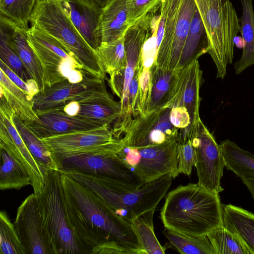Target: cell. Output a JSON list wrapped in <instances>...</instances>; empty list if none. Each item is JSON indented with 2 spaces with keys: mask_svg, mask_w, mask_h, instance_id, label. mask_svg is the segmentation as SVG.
<instances>
[{
  "mask_svg": "<svg viewBox=\"0 0 254 254\" xmlns=\"http://www.w3.org/2000/svg\"><path fill=\"white\" fill-rule=\"evenodd\" d=\"M60 173L67 223L82 254H143L129 221L89 189Z\"/></svg>",
  "mask_w": 254,
  "mask_h": 254,
  "instance_id": "1",
  "label": "cell"
},
{
  "mask_svg": "<svg viewBox=\"0 0 254 254\" xmlns=\"http://www.w3.org/2000/svg\"><path fill=\"white\" fill-rule=\"evenodd\" d=\"M219 193L197 184L179 186L167 194L160 212L166 229L194 236L206 235L222 225Z\"/></svg>",
  "mask_w": 254,
  "mask_h": 254,
  "instance_id": "2",
  "label": "cell"
},
{
  "mask_svg": "<svg viewBox=\"0 0 254 254\" xmlns=\"http://www.w3.org/2000/svg\"><path fill=\"white\" fill-rule=\"evenodd\" d=\"M60 172L89 189L118 215L129 222L144 213L156 209L175 179L172 174H169L139 188H129L103 177L74 170Z\"/></svg>",
  "mask_w": 254,
  "mask_h": 254,
  "instance_id": "3",
  "label": "cell"
},
{
  "mask_svg": "<svg viewBox=\"0 0 254 254\" xmlns=\"http://www.w3.org/2000/svg\"><path fill=\"white\" fill-rule=\"evenodd\" d=\"M66 0H37L29 22L60 42L87 71L108 78L95 51L84 40L72 22Z\"/></svg>",
  "mask_w": 254,
  "mask_h": 254,
  "instance_id": "4",
  "label": "cell"
},
{
  "mask_svg": "<svg viewBox=\"0 0 254 254\" xmlns=\"http://www.w3.org/2000/svg\"><path fill=\"white\" fill-rule=\"evenodd\" d=\"M208 40V53L223 79L234 57V39L240 32V20L230 0H195Z\"/></svg>",
  "mask_w": 254,
  "mask_h": 254,
  "instance_id": "5",
  "label": "cell"
},
{
  "mask_svg": "<svg viewBox=\"0 0 254 254\" xmlns=\"http://www.w3.org/2000/svg\"><path fill=\"white\" fill-rule=\"evenodd\" d=\"M196 5L195 0H162L155 34V64L171 70L180 68L182 52Z\"/></svg>",
  "mask_w": 254,
  "mask_h": 254,
  "instance_id": "6",
  "label": "cell"
},
{
  "mask_svg": "<svg viewBox=\"0 0 254 254\" xmlns=\"http://www.w3.org/2000/svg\"><path fill=\"white\" fill-rule=\"evenodd\" d=\"M154 14L150 13L129 26L124 34L126 63L124 69L110 76L108 84L120 98V114L112 127L114 136L121 138L127 131L132 120L128 109L127 97L130 84L139 66L142 48L154 27Z\"/></svg>",
  "mask_w": 254,
  "mask_h": 254,
  "instance_id": "7",
  "label": "cell"
},
{
  "mask_svg": "<svg viewBox=\"0 0 254 254\" xmlns=\"http://www.w3.org/2000/svg\"><path fill=\"white\" fill-rule=\"evenodd\" d=\"M44 175V187L36 196L42 221L54 253L82 254L67 223L62 195L61 173L47 170Z\"/></svg>",
  "mask_w": 254,
  "mask_h": 254,
  "instance_id": "8",
  "label": "cell"
},
{
  "mask_svg": "<svg viewBox=\"0 0 254 254\" xmlns=\"http://www.w3.org/2000/svg\"><path fill=\"white\" fill-rule=\"evenodd\" d=\"M27 40L41 63L45 88L65 80L77 83L94 76L60 42L36 28L30 26L28 29Z\"/></svg>",
  "mask_w": 254,
  "mask_h": 254,
  "instance_id": "9",
  "label": "cell"
},
{
  "mask_svg": "<svg viewBox=\"0 0 254 254\" xmlns=\"http://www.w3.org/2000/svg\"><path fill=\"white\" fill-rule=\"evenodd\" d=\"M41 139L52 153L60 170L62 162L66 158L93 151L118 153L125 146L123 137L116 138L112 128L109 125Z\"/></svg>",
  "mask_w": 254,
  "mask_h": 254,
  "instance_id": "10",
  "label": "cell"
},
{
  "mask_svg": "<svg viewBox=\"0 0 254 254\" xmlns=\"http://www.w3.org/2000/svg\"><path fill=\"white\" fill-rule=\"evenodd\" d=\"M186 134L190 136L195 150L197 184L212 192H222L224 189L221 180L225 163L220 144L200 118L192 122L184 135Z\"/></svg>",
  "mask_w": 254,
  "mask_h": 254,
  "instance_id": "11",
  "label": "cell"
},
{
  "mask_svg": "<svg viewBox=\"0 0 254 254\" xmlns=\"http://www.w3.org/2000/svg\"><path fill=\"white\" fill-rule=\"evenodd\" d=\"M74 170L99 176L129 188H139L144 183L118 155L112 151H93L64 159L60 171Z\"/></svg>",
  "mask_w": 254,
  "mask_h": 254,
  "instance_id": "12",
  "label": "cell"
},
{
  "mask_svg": "<svg viewBox=\"0 0 254 254\" xmlns=\"http://www.w3.org/2000/svg\"><path fill=\"white\" fill-rule=\"evenodd\" d=\"M180 139L159 145L146 147L125 146L118 156L144 183L171 174L175 178L177 169V148Z\"/></svg>",
  "mask_w": 254,
  "mask_h": 254,
  "instance_id": "13",
  "label": "cell"
},
{
  "mask_svg": "<svg viewBox=\"0 0 254 254\" xmlns=\"http://www.w3.org/2000/svg\"><path fill=\"white\" fill-rule=\"evenodd\" d=\"M170 110L163 108L135 116L123 137L125 146H154L180 139V130L170 120Z\"/></svg>",
  "mask_w": 254,
  "mask_h": 254,
  "instance_id": "14",
  "label": "cell"
},
{
  "mask_svg": "<svg viewBox=\"0 0 254 254\" xmlns=\"http://www.w3.org/2000/svg\"><path fill=\"white\" fill-rule=\"evenodd\" d=\"M13 111L2 99L0 100V147L3 148L25 168L31 179L34 193L38 195L45 183L44 171L34 158L13 121Z\"/></svg>",
  "mask_w": 254,
  "mask_h": 254,
  "instance_id": "15",
  "label": "cell"
},
{
  "mask_svg": "<svg viewBox=\"0 0 254 254\" xmlns=\"http://www.w3.org/2000/svg\"><path fill=\"white\" fill-rule=\"evenodd\" d=\"M27 254H55L44 227L37 202L33 193L18 207L13 223Z\"/></svg>",
  "mask_w": 254,
  "mask_h": 254,
  "instance_id": "16",
  "label": "cell"
},
{
  "mask_svg": "<svg viewBox=\"0 0 254 254\" xmlns=\"http://www.w3.org/2000/svg\"><path fill=\"white\" fill-rule=\"evenodd\" d=\"M104 79L91 76L72 83L65 80L46 87L33 98V108L37 114L80 100L95 93L105 82Z\"/></svg>",
  "mask_w": 254,
  "mask_h": 254,
  "instance_id": "17",
  "label": "cell"
},
{
  "mask_svg": "<svg viewBox=\"0 0 254 254\" xmlns=\"http://www.w3.org/2000/svg\"><path fill=\"white\" fill-rule=\"evenodd\" d=\"M202 75L197 60L177 69L168 100L164 108L183 107L188 111L192 121L199 118Z\"/></svg>",
  "mask_w": 254,
  "mask_h": 254,
  "instance_id": "18",
  "label": "cell"
},
{
  "mask_svg": "<svg viewBox=\"0 0 254 254\" xmlns=\"http://www.w3.org/2000/svg\"><path fill=\"white\" fill-rule=\"evenodd\" d=\"M121 109L120 102L115 101L108 93L104 82L90 96L69 102L53 110L70 116H78L104 126H111L115 122Z\"/></svg>",
  "mask_w": 254,
  "mask_h": 254,
  "instance_id": "19",
  "label": "cell"
},
{
  "mask_svg": "<svg viewBox=\"0 0 254 254\" xmlns=\"http://www.w3.org/2000/svg\"><path fill=\"white\" fill-rule=\"evenodd\" d=\"M37 115L36 121L26 124L40 139L103 127L95 122L55 110Z\"/></svg>",
  "mask_w": 254,
  "mask_h": 254,
  "instance_id": "20",
  "label": "cell"
},
{
  "mask_svg": "<svg viewBox=\"0 0 254 254\" xmlns=\"http://www.w3.org/2000/svg\"><path fill=\"white\" fill-rule=\"evenodd\" d=\"M0 26L6 32L9 46L20 59L31 78L36 82L39 92H42L45 88L43 69L38 57L28 43L27 30L20 28L1 14Z\"/></svg>",
  "mask_w": 254,
  "mask_h": 254,
  "instance_id": "21",
  "label": "cell"
},
{
  "mask_svg": "<svg viewBox=\"0 0 254 254\" xmlns=\"http://www.w3.org/2000/svg\"><path fill=\"white\" fill-rule=\"evenodd\" d=\"M70 18L78 32L93 49L102 43L100 23L102 9L90 0H66Z\"/></svg>",
  "mask_w": 254,
  "mask_h": 254,
  "instance_id": "22",
  "label": "cell"
},
{
  "mask_svg": "<svg viewBox=\"0 0 254 254\" xmlns=\"http://www.w3.org/2000/svg\"><path fill=\"white\" fill-rule=\"evenodd\" d=\"M222 225L254 254V214L231 204L223 205Z\"/></svg>",
  "mask_w": 254,
  "mask_h": 254,
  "instance_id": "23",
  "label": "cell"
},
{
  "mask_svg": "<svg viewBox=\"0 0 254 254\" xmlns=\"http://www.w3.org/2000/svg\"><path fill=\"white\" fill-rule=\"evenodd\" d=\"M0 98L25 124L34 122L38 116L33 108V98L16 85L0 69Z\"/></svg>",
  "mask_w": 254,
  "mask_h": 254,
  "instance_id": "24",
  "label": "cell"
},
{
  "mask_svg": "<svg viewBox=\"0 0 254 254\" xmlns=\"http://www.w3.org/2000/svg\"><path fill=\"white\" fill-rule=\"evenodd\" d=\"M128 27L127 0H113L102 9L100 23L102 42L118 38Z\"/></svg>",
  "mask_w": 254,
  "mask_h": 254,
  "instance_id": "25",
  "label": "cell"
},
{
  "mask_svg": "<svg viewBox=\"0 0 254 254\" xmlns=\"http://www.w3.org/2000/svg\"><path fill=\"white\" fill-rule=\"evenodd\" d=\"M242 15L240 20V32L244 41L241 59L234 64L235 72L239 74L254 64V11L252 0H240Z\"/></svg>",
  "mask_w": 254,
  "mask_h": 254,
  "instance_id": "26",
  "label": "cell"
},
{
  "mask_svg": "<svg viewBox=\"0 0 254 254\" xmlns=\"http://www.w3.org/2000/svg\"><path fill=\"white\" fill-rule=\"evenodd\" d=\"M13 121L30 152L44 171H60V166L51 151L27 125L16 115Z\"/></svg>",
  "mask_w": 254,
  "mask_h": 254,
  "instance_id": "27",
  "label": "cell"
},
{
  "mask_svg": "<svg viewBox=\"0 0 254 254\" xmlns=\"http://www.w3.org/2000/svg\"><path fill=\"white\" fill-rule=\"evenodd\" d=\"M208 47L207 35L196 7L184 46L180 68L208 53Z\"/></svg>",
  "mask_w": 254,
  "mask_h": 254,
  "instance_id": "28",
  "label": "cell"
},
{
  "mask_svg": "<svg viewBox=\"0 0 254 254\" xmlns=\"http://www.w3.org/2000/svg\"><path fill=\"white\" fill-rule=\"evenodd\" d=\"M0 148V189L18 190L31 185L29 175L22 164L3 148Z\"/></svg>",
  "mask_w": 254,
  "mask_h": 254,
  "instance_id": "29",
  "label": "cell"
},
{
  "mask_svg": "<svg viewBox=\"0 0 254 254\" xmlns=\"http://www.w3.org/2000/svg\"><path fill=\"white\" fill-rule=\"evenodd\" d=\"M151 70L150 99L143 113L164 108L168 100L176 71L160 67L156 64L153 65Z\"/></svg>",
  "mask_w": 254,
  "mask_h": 254,
  "instance_id": "30",
  "label": "cell"
},
{
  "mask_svg": "<svg viewBox=\"0 0 254 254\" xmlns=\"http://www.w3.org/2000/svg\"><path fill=\"white\" fill-rule=\"evenodd\" d=\"M220 146L227 170L240 178L254 176V155L229 139L222 141Z\"/></svg>",
  "mask_w": 254,
  "mask_h": 254,
  "instance_id": "31",
  "label": "cell"
},
{
  "mask_svg": "<svg viewBox=\"0 0 254 254\" xmlns=\"http://www.w3.org/2000/svg\"><path fill=\"white\" fill-rule=\"evenodd\" d=\"M155 209L144 213L130 222L143 254L165 253V248L160 244L154 231L153 217Z\"/></svg>",
  "mask_w": 254,
  "mask_h": 254,
  "instance_id": "32",
  "label": "cell"
},
{
  "mask_svg": "<svg viewBox=\"0 0 254 254\" xmlns=\"http://www.w3.org/2000/svg\"><path fill=\"white\" fill-rule=\"evenodd\" d=\"M95 51L105 72L110 76L125 68L126 54L124 34L113 41L102 42Z\"/></svg>",
  "mask_w": 254,
  "mask_h": 254,
  "instance_id": "33",
  "label": "cell"
},
{
  "mask_svg": "<svg viewBox=\"0 0 254 254\" xmlns=\"http://www.w3.org/2000/svg\"><path fill=\"white\" fill-rule=\"evenodd\" d=\"M164 236L170 244L182 254H213L211 243L206 235H188L166 229Z\"/></svg>",
  "mask_w": 254,
  "mask_h": 254,
  "instance_id": "34",
  "label": "cell"
},
{
  "mask_svg": "<svg viewBox=\"0 0 254 254\" xmlns=\"http://www.w3.org/2000/svg\"><path fill=\"white\" fill-rule=\"evenodd\" d=\"M206 236L212 245L213 254H251L238 237L223 225L212 230Z\"/></svg>",
  "mask_w": 254,
  "mask_h": 254,
  "instance_id": "35",
  "label": "cell"
},
{
  "mask_svg": "<svg viewBox=\"0 0 254 254\" xmlns=\"http://www.w3.org/2000/svg\"><path fill=\"white\" fill-rule=\"evenodd\" d=\"M37 0H0V14L7 17L18 27L29 28L30 17Z\"/></svg>",
  "mask_w": 254,
  "mask_h": 254,
  "instance_id": "36",
  "label": "cell"
},
{
  "mask_svg": "<svg viewBox=\"0 0 254 254\" xmlns=\"http://www.w3.org/2000/svg\"><path fill=\"white\" fill-rule=\"evenodd\" d=\"M0 254H27L6 212L0 213Z\"/></svg>",
  "mask_w": 254,
  "mask_h": 254,
  "instance_id": "37",
  "label": "cell"
},
{
  "mask_svg": "<svg viewBox=\"0 0 254 254\" xmlns=\"http://www.w3.org/2000/svg\"><path fill=\"white\" fill-rule=\"evenodd\" d=\"M0 60L23 80L28 82L32 79L22 61L9 46L6 32L0 26Z\"/></svg>",
  "mask_w": 254,
  "mask_h": 254,
  "instance_id": "38",
  "label": "cell"
},
{
  "mask_svg": "<svg viewBox=\"0 0 254 254\" xmlns=\"http://www.w3.org/2000/svg\"><path fill=\"white\" fill-rule=\"evenodd\" d=\"M177 169L179 173L190 175L196 163L194 147L190 136L186 134L180 139L177 148Z\"/></svg>",
  "mask_w": 254,
  "mask_h": 254,
  "instance_id": "39",
  "label": "cell"
},
{
  "mask_svg": "<svg viewBox=\"0 0 254 254\" xmlns=\"http://www.w3.org/2000/svg\"><path fill=\"white\" fill-rule=\"evenodd\" d=\"M162 0H127L129 27L147 15L157 12Z\"/></svg>",
  "mask_w": 254,
  "mask_h": 254,
  "instance_id": "40",
  "label": "cell"
},
{
  "mask_svg": "<svg viewBox=\"0 0 254 254\" xmlns=\"http://www.w3.org/2000/svg\"><path fill=\"white\" fill-rule=\"evenodd\" d=\"M0 69L5 73L13 83L23 90L32 98L39 92V90L38 85L33 79H31L28 82H25L1 61H0Z\"/></svg>",
  "mask_w": 254,
  "mask_h": 254,
  "instance_id": "41",
  "label": "cell"
},
{
  "mask_svg": "<svg viewBox=\"0 0 254 254\" xmlns=\"http://www.w3.org/2000/svg\"><path fill=\"white\" fill-rule=\"evenodd\" d=\"M170 109V122L174 127L180 130L181 134L189 128L192 120L188 111L183 107H175Z\"/></svg>",
  "mask_w": 254,
  "mask_h": 254,
  "instance_id": "42",
  "label": "cell"
},
{
  "mask_svg": "<svg viewBox=\"0 0 254 254\" xmlns=\"http://www.w3.org/2000/svg\"><path fill=\"white\" fill-rule=\"evenodd\" d=\"M241 179L243 184L247 187L254 200V176L244 177Z\"/></svg>",
  "mask_w": 254,
  "mask_h": 254,
  "instance_id": "43",
  "label": "cell"
},
{
  "mask_svg": "<svg viewBox=\"0 0 254 254\" xmlns=\"http://www.w3.org/2000/svg\"><path fill=\"white\" fill-rule=\"evenodd\" d=\"M99 7L103 9L113 0H90Z\"/></svg>",
  "mask_w": 254,
  "mask_h": 254,
  "instance_id": "44",
  "label": "cell"
}]
</instances>
